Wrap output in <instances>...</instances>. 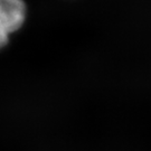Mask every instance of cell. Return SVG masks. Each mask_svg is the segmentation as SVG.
I'll list each match as a JSON object with an SVG mask.
<instances>
[{
    "label": "cell",
    "instance_id": "cell-2",
    "mask_svg": "<svg viewBox=\"0 0 151 151\" xmlns=\"http://www.w3.org/2000/svg\"><path fill=\"white\" fill-rule=\"evenodd\" d=\"M9 34L6 32L5 29L0 27V49H2L6 45L8 44V40H9Z\"/></svg>",
    "mask_w": 151,
    "mask_h": 151
},
{
    "label": "cell",
    "instance_id": "cell-1",
    "mask_svg": "<svg viewBox=\"0 0 151 151\" xmlns=\"http://www.w3.org/2000/svg\"><path fill=\"white\" fill-rule=\"evenodd\" d=\"M27 8L24 0H0V27L9 35L25 24Z\"/></svg>",
    "mask_w": 151,
    "mask_h": 151
}]
</instances>
